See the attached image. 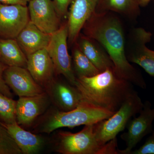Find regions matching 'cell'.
Segmentation results:
<instances>
[{"instance_id":"cell-1","label":"cell","mask_w":154,"mask_h":154,"mask_svg":"<svg viewBox=\"0 0 154 154\" xmlns=\"http://www.w3.org/2000/svg\"><path fill=\"white\" fill-rule=\"evenodd\" d=\"M83 34L98 41L107 51L119 77L143 89L146 84L142 75L128 60L124 30L120 19L110 12L96 11L83 28Z\"/></svg>"},{"instance_id":"cell-2","label":"cell","mask_w":154,"mask_h":154,"mask_svg":"<svg viewBox=\"0 0 154 154\" xmlns=\"http://www.w3.org/2000/svg\"><path fill=\"white\" fill-rule=\"evenodd\" d=\"M75 86L83 103L112 112H116L135 91L132 84L119 77L114 69L77 79Z\"/></svg>"},{"instance_id":"cell-3","label":"cell","mask_w":154,"mask_h":154,"mask_svg":"<svg viewBox=\"0 0 154 154\" xmlns=\"http://www.w3.org/2000/svg\"><path fill=\"white\" fill-rule=\"evenodd\" d=\"M115 113L83 102L69 111H61L51 105L36 120L33 129L36 134H50L62 128L72 129L82 125L95 124Z\"/></svg>"},{"instance_id":"cell-4","label":"cell","mask_w":154,"mask_h":154,"mask_svg":"<svg viewBox=\"0 0 154 154\" xmlns=\"http://www.w3.org/2000/svg\"><path fill=\"white\" fill-rule=\"evenodd\" d=\"M143 106L140 97L134 91L113 115L94 124V134L99 143L104 146L116 138L126 128L129 120L140 112Z\"/></svg>"},{"instance_id":"cell-5","label":"cell","mask_w":154,"mask_h":154,"mask_svg":"<svg viewBox=\"0 0 154 154\" xmlns=\"http://www.w3.org/2000/svg\"><path fill=\"white\" fill-rule=\"evenodd\" d=\"M94 125H85L75 133L58 131L54 140L55 151L61 154H104L105 145H101L96 139Z\"/></svg>"},{"instance_id":"cell-6","label":"cell","mask_w":154,"mask_h":154,"mask_svg":"<svg viewBox=\"0 0 154 154\" xmlns=\"http://www.w3.org/2000/svg\"><path fill=\"white\" fill-rule=\"evenodd\" d=\"M68 29L67 22L51 35L50 41L46 48L54 66L56 74L62 75L72 85L75 86L77 78L72 66V57L68 50Z\"/></svg>"},{"instance_id":"cell-7","label":"cell","mask_w":154,"mask_h":154,"mask_svg":"<svg viewBox=\"0 0 154 154\" xmlns=\"http://www.w3.org/2000/svg\"><path fill=\"white\" fill-rule=\"evenodd\" d=\"M152 36V33L143 28H133L125 42V54L130 63L138 65L150 76L154 77V51L146 46Z\"/></svg>"},{"instance_id":"cell-8","label":"cell","mask_w":154,"mask_h":154,"mask_svg":"<svg viewBox=\"0 0 154 154\" xmlns=\"http://www.w3.org/2000/svg\"><path fill=\"white\" fill-rule=\"evenodd\" d=\"M152 106L149 101H145L138 116H134L128 122L126 127L127 131L121 135L126 148L124 150L119 149V154H129L144 137L152 131L154 107Z\"/></svg>"},{"instance_id":"cell-9","label":"cell","mask_w":154,"mask_h":154,"mask_svg":"<svg viewBox=\"0 0 154 154\" xmlns=\"http://www.w3.org/2000/svg\"><path fill=\"white\" fill-rule=\"evenodd\" d=\"M44 89L51 105L61 111L73 110L82 103L79 91L66 80L56 79L54 78Z\"/></svg>"},{"instance_id":"cell-10","label":"cell","mask_w":154,"mask_h":154,"mask_svg":"<svg viewBox=\"0 0 154 154\" xmlns=\"http://www.w3.org/2000/svg\"><path fill=\"white\" fill-rule=\"evenodd\" d=\"M30 21L27 6L0 4V38L16 39Z\"/></svg>"},{"instance_id":"cell-11","label":"cell","mask_w":154,"mask_h":154,"mask_svg":"<svg viewBox=\"0 0 154 154\" xmlns=\"http://www.w3.org/2000/svg\"><path fill=\"white\" fill-rule=\"evenodd\" d=\"M28 9L30 22L44 33L51 35L61 26V19L51 0H31Z\"/></svg>"},{"instance_id":"cell-12","label":"cell","mask_w":154,"mask_h":154,"mask_svg":"<svg viewBox=\"0 0 154 154\" xmlns=\"http://www.w3.org/2000/svg\"><path fill=\"white\" fill-rule=\"evenodd\" d=\"M51 105L45 92L36 96L19 97L16 107L17 123L21 126H31Z\"/></svg>"},{"instance_id":"cell-13","label":"cell","mask_w":154,"mask_h":154,"mask_svg":"<svg viewBox=\"0 0 154 154\" xmlns=\"http://www.w3.org/2000/svg\"><path fill=\"white\" fill-rule=\"evenodd\" d=\"M4 78L6 84L19 97L36 96L45 92L25 68L8 66Z\"/></svg>"},{"instance_id":"cell-14","label":"cell","mask_w":154,"mask_h":154,"mask_svg":"<svg viewBox=\"0 0 154 154\" xmlns=\"http://www.w3.org/2000/svg\"><path fill=\"white\" fill-rule=\"evenodd\" d=\"M98 0H73L67 21L68 43L73 45L76 41L86 22L96 11Z\"/></svg>"},{"instance_id":"cell-15","label":"cell","mask_w":154,"mask_h":154,"mask_svg":"<svg viewBox=\"0 0 154 154\" xmlns=\"http://www.w3.org/2000/svg\"><path fill=\"white\" fill-rule=\"evenodd\" d=\"M26 69L34 80L43 88L54 78V66L46 48L27 56Z\"/></svg>"},{"instance_id":"cell-16","label":"cell","mask_w":154,"mask_h":154,"mask_svg":"<svg viewBox=\"0 0 154 154\" xmlns=\"http://www.w3.org/2000/svg\"><path fill=\"white\" fill-rule=\"evenodd\" d=\"M5 125L22 154H38L48 143L47 139L44 137L25 130L17 122Z\"/></svg>"},{"instance_id":"cell-17","label":"cell","mask_w":154,"mask_h":154,"mask_svg":"<svg viewBox=\"0 0 154 154\" xmlns=\"http://www.w3.org/2000/svg\"><path fill=\"white\" fill-rule=\"evenodd\" d=\"M75 43L100 72L114 69L113 62L107 51L95 39L80 33Z\"/></svg>"},{"instance_id":"cell-18","label":"cell","mask_w":154,"mask_h":154,"mask_svg":"<svg viewBox=\"0 0 154 154\" xmlns=\"http://www.w3.org/2000/svg\"><path fill=\"white\" fill-rule=\"evenodd\" d=\"M51 35L44 33L29 21L16 39L26 56L46 48Z\"/></svg>"},{"instance_id":"cell-19","label":"cell","mask_w":154,"mask_h":154,"mask_svg":"<svg viewBox=\"0 0 154 154\" xmlns=\"http://www.w3.org/2000/svg\"><path fill=\"white\" fill-rule=\"evenodd\" d=\"M140 7L139 0H100L95 11L115 12L134 19L140 15Z\"/></svg>"},{"instance_id":"cell-20","label":"cell","mask_w":154,"mask_h":154,"mask_svg":"<svg viewBox=\"0 0 154 154\" xmlns=\"http://www.w3.org/2000/svg\"><path fill=\"white\" fill-rule=\"evenodd\" d=\"M0 60L8 66L27 67V56L14 38H0Z\"/></svg>"},{"instance_id":"cell-21","label":"cell","mask_w":154,"mask_h":154,"mask_svg":"<svg viewBox=\"0 0 154 154\" xmlns=\"http://www.w3.org/2000/svg\"><path fill=\"white\" fill-rule=\"evenodd\" d=\"M72 50V62L73 70L77 79L90 77L100 72L80 50L75 43Z\"/></svg>"},{"instance_id":"cell-22","label":"cell","mask_w":154,"mask_h":154,"mask_svg":"<svg viewBox=\"0 0 154 154\" xmlns=\"http://www.w3.org/2000/svg\"><path fill=\"white\" fill-rule=\"evenodd\" d=\"M17 101L0 93V121L5 124L16 123Z\"/></svg>"},{"instance_id":"cell-23","label":"cell","mask_w":154,"mask_h":154,"mask_svg":"<svg viewBox=\"0 0 154 154\" xmlns=\"http://www.w3.org/2000/svg\"><path fill=\"white\" fill-rule=\"evenodd\" d=\"M0 154H22L14 139L0 121Z\"/></svg>"},{"instance_id":"cell-24","label":"cell","mask_w":154,"mask_h":154,"mask_svg":"<svg viewBox=\"0 0 154 154\" xmlns=\"http://www.w3.org/2000/svg\"><path fill=\"white\" fill-rule=\"evenodd\" d=\"M151 134L139 148L131 150L129 154H154V128Z\"/></svg>"},{"instance_id":"cell-25","label":"cell","mask_w":154,"mask_h":154,"mask_svg":"<svg viewBox=\"0 0 154 154\" xmlns=\"http://www.w3.org/2000/svg\"><path fill=\"white\" fill-rule=\"evenodd\" d=\"M73 0H54L56 11L60 19L68 14V8Z\"/></svg>"},{"instance_id":"cell-26","label":"cell","mask_w":154,"mask_h":154,"mask_svg":"<svg viewBox=\"0 0 154 154\" xmlns=\"http://www.w3.org/2000/svg\"><path fill=\"white\" fill-rule=\"evenodd\" d=\"M7 67L8 66L0 60V93L10 98H13L14 96L11 91V89L6 84L4 79V72Z\"/></svg>"},{"instance_id":"cell-27","label":"cell","mask_w":154,"mask_h":154,"mask_svg":"<svg viewBox=\"0 0 154 154\" xmlns=\"http://www.w3.org/2000/svg\"><path fill=\"white\" fill-rule=\"evenodd\" d=\"M31 0H0V3L4 5H18L27 6Z\"/></svg>"},{"instance_id":"cell-28","label":"cell","mask_w":154,"mask_h":154,"mask_svg":"<svg viewBox=\"0 0 154 154\" xmlns=\"http://www.w3.org/2000/svg\"><path fill=\"white\" fill-rule=\"evenodd\" d=\"M152 0H139L140 7H144L147 5Z\"/></svg>"}]
</instances>
